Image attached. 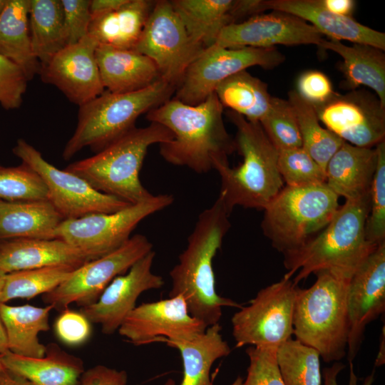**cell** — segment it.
<instances>
[{
    "instance_id": "cell-1",
    "label": "cell",
    "mask_w": 385,
    "mask_h": 385,
    "mask_svg": "<svg viewBox=\"0 0 385 385\" xmlns=\"http://www.w3.org/2000/svg\"><path fill=\"white\" fill-rule=\"evenodd\" d=\"M223 109L213 93L195 106L173 98L148 111V120L165 126L173 135L171 140L159 145L162 158L200 174L229 164L228 157L236 147L225 126Z\"/></svg>"
},
{
    "instance_id": "cell-2",
    "label": "cell",
    "mask_w": 385,
    "mask_h": 385,
    "mask_svg": "<svg viewBox=\"0 0 385 385\" xmlns=\"http://www.w3.org/2000/svg\"><path fill=\"white\" fill-rule=\"evenodd\" d=\"M230 213L218 197L198 216L178 262L170 272L169 297L181 296L190 314L207 327L219 323L225 307L240 308L237 302L217 293L212 260L230 227Z\"/></svg>"
},
{
    "instance_id": "cell-3",
    "label": "cell",
    "mask_w": 385,
    "mask_h": 385,
    "mask_svg": "<svg viewBox=\"0 0 385 385\" xmlns=\"http://www.w3.org/2000/svg\"><path fill=\"white\" fill-rule=\"evenodd\" d=\"M370 194L346 200L329 224L301 247L284 254V277L297 284L311 274L325 270L350 279L377 245L369 242L365 225Z\"/></svg>"
},
{
    "instance_id": "cell-4",
    "label": "cell",
    "mask_w": 385,
    "mask_h": 385,
    "mask_svg": "<svg viewBox=\"0 0 385 385\" xmlns=\"http://www.w3.org/2000/svg\"><path fill=\"white\" fill-rule=\"evenodd\" d=\"M226 115L235 125L236 150L242 162L216 167L220 178L219 197L230 214L236 206L264 210L284 186L278 169V150L259 122L250 121L228 111Z\"/></svg>"
},
{
    "instance_id": "cell-5",
    "label": "cell",
    "mask_w": 385,
    "mask_h": 385,
    "mask_svg": "<svg viewBox=\"0 0 385 385\" xmlns=\"http://www.w3.org/2000/svg\"><path fill=\"white\" fill-rule=\"evenodd\" d=\"M173 138L165 126L150 123L135 127L94 155L76 161L65 170L85 180L95 190L130 204L150 200L151 194L139 175L148 148Z\"/></svg>"
},
{
    "instance_id": "cell-6",
    "label": "cell",
    "mask_w": 385,
    "mask_h": 385,
    "mask_svg": "<svg viewBox=\"0 0 385 385\" xmlns=\"http://www.w3.org/2000/svg\"><path fill=\"white\" fill-rule=\"evenodd\" d=\"M314 274L317 279L311 287L298 288L293 335L316 349L324 361H340L346 354L350 279L325 270Z\"/></svg>"
},
{
    "instance_id": "cell-7",
    "label": "cell",
    "mask_w": 385,
    "mask_h": 385,
    "mask_svg": "<svg viewBox=\"0 0 385 385\" xmlns=\"http://www.w3.org/2000/svg\"><path fill=\"white\" fill-rule=\"evenodd\" d=\"M176 88L163 79L136 91H105L79 106L75 131L63 150L71 159L86 147L96 153L134 128L138 117L171 98Z\"/></svg>"
},
{
    "instance_id": "cell-8",
    "label": "cell",
    "mask_w": 385,
    "mask_h": 385,
    "mask_svg": "<svg viewBox=\"0 0 385 385\" xmlns=\"http://www.w3.org/2000/svg\"><path fill=\"white\" fill-rule=\"evenodd\" d=\"M339 197L326 183L284 185L263 210V233L283 255L295 250L329 224Z\"/></svg>"
},
{
    "instance_id": "cell-9",
    "label": "cell",
    "mask_w": 385,
    "mask_h": 385,
    "mask_svg": "<svg viewBox=\"0 0 385 385\" xmlns=\"http://www.w3.org/2000/svg\"><path fill=\"white\" fill-rule=\"evenodd\" d=\"M299 287L291 279L261 289L231 319L236 347L250 345L277 349L292 338L293 317Z\"/></svg>"
},
{
    "instance_id": "cell-10",
    "label": "cell",
    "mask_w": 385,
    "mask_h": 385,
    "mask_svg": "<svg viewBox=\"0 0 385 385\" xmlns=\"http://www.w3.org/2000/svg\"><path fill=\"white\" fill-rule=\"evenodd\" d=\"M173 200V195L160 194L117 212L63 220L56 230L55 238L66 241L94 260L120 247L143 220L166 208Z\"/></svg>"
},
{
    "instance_id": "cell-11",
    "label": "cell",
    "mask_w": 385,
    "mask_h": 385,
    "mask_svg": "<svg viewBox=\"0 0 385 385\" xmlns=\"http://www.w3.org/2000/svg\"><path fill=\"white\" fill-rule=\"evenodd\" d=\"M152 250L153 244L147 237L134 235L115 250L74 270L59 286L43 294L42 299L59 312L73 303L81 307L91 304L114 278L127 272Z\"/></svg>"
},
{
    "instance_id": "cell-12",
    "label": "cell",
    "mask_w": 385,
    "mask_h": 385,
    "mask_svg": "<svg viewBox=\"0 0 385 385\" xmlns=\"http://www.w3.org/2000/svg\"><path fill=\"white\" fill-rule=\"evenodd\" d=\"M205 49L189 36L170 1L158 0L133 50L150 58L161 79L177 88L188 67Z\"/></svg>"
},
{
    "instance_id": "cell-13",
    "label": "cell",
    "mask_w": 385,
    "mask_h": 385,
    "mask_svg": "<svg viewBox=\"0 0 385 385\" xmlns=\"http://www.w3.org/2000/svg\"><path fill=\"white\" fill-rule=\"evenodd\" d=\"M13 153L40 175L48 192V201L63 220L111 213L132 205L101 192L79 176L56 168L24 139L17 140Z\"/></svg>"
},
{
    "instance_id": "cell-14",
    "label": "cell",
    "mask_w": 385,
    "mask_h": 385,
    "mask_svg": "<svg viewBox=\"0 0 385 385\" xmlns=\"http://www.w3.org/2000/svg\"><path fill=\"white\" fill-rule=\"evenodd\" d=\"M284 59L275 47L232 48L214 44L205 48L188 67L175 90V98L188 105H197L232 75L255 66L271 69Z\"/></svg>"
},
{
    "instance_id": "cell-15",
    "label": "cell",
    "mask_w": 385,
    "mask_h": 385,
    "mask_svg": "<svg viewBox=\"0 0 385 385\" xmlns=\"http://www.w3.org/2000/svg\"><path fill=\"white\" fill-rule=\"evenodd\" d=\"M320 123L343 141L374 148L385 138V106L363 89L334 92L327 102L313 106Z\"/></svg>"
},
{
    "instance_id": "cell-16",
    "label": "cell",
    "mask_w": 385,
    "mask_h": 385,
    "mask_svg": "<svg viewBox=\"0 0 385 385\" xmlns=\"http://www.w3.org/2000/svg\"><path fill=\"white\" fill-rule=\"evenodd\" d=\"M349 385H357L355 359L366 327L385 311V242L379 244L351 277L347 288Z\"/></svg>"
},
{
    "instance_id": "cell-17",
    "label": "cell",
    "mask_w": 385,
    "mask_h": 385,
    "mask_svg": "<svg viewBox=\"0 0 385 385\" xmlns=\"http://www.w3.org/2000/svg\"><path fill=\"white\" fill-rule=\"evenodd\" d=\"M324 36L312 25L287 13L272 11L225 26L215 44L224 48H273L314 44Z\"/></svg>"
},
{
    "instance_id": "cell-18",
    "label": "cell",
    "mask_w": 385,
    "mask_h": 385,
    "mask_svg": "<svg viewBox=\"0 0 385 385\" xmlns=\"http://www.w3.org/2000/svg\"><path fill=\"white\" fill-rule=\"evenodd\" d=\"M155 256L152 250L140 258L127 272L114 278L96 302L81 307L80 312L91 323L100 324L103 333L118 331L136 307L139 296L164 284L163 277L152 271Z\"/></svg>"
},
{
    "instance_id": "cell-19",
    "label": "cell",
    "mask_w": 385,
    "mask_h": 385,
    "mask_svg": "<svg viewBox=\"0 0 385 385\" xmlns=\"http://www.w3.org/2000/svg\"><path fill=\"white\" fill-rule=\"evenodd\" d=\"M98 43L89 35L66 46L46 63L41 65L42 81L58 88L81 106L105 91L96 58Z\"/></svg>"
},
{
    "instance_id": "cell-20",
    "label": "cell",
    "mask_w": 385,
    "mask_h": 385,
    "mask_svg": "<svg viewBox=\"0 0 385 385\" xmlns=\"http://www.w3.org/2000/svg\"><path fill=\"white\" fill-rule=\"evenodd\" d=\"M206 328L190 314L183 297L176 296L136 306L118 332L129 342L139 346L155 342L159 337H188Z\"/></svg>"
},
{
    "instance_id": "cell-21",
    "label": "cell",
    "mask_w": 385,
    "mask_h": 385,
    "mask_svg": "<svg viewBox=\"0 0 385 385\" xmlns=\"http://www.w3.org/2000/svg\"><path fill=\"white\" fill-rule=\"evenodd\" d=\"M264 10L297 16L315 27L329 39L348 41L385 50V34L326 9L319 0H263Z\"/></svg>"
},
{
    "instance_id": "cell-22",
    "label": "cell",
    "mask_w": 385,
    "mask_h": 385,
    "mask_svg": "<svg viewBox=\"0 0 385 385\" xmlns=\"http://www.w3.org/2000/svg\"><path fill=\"white\" fill-rule=\"evenodd\" d=\"M90 260L88 255L61 239L0 240V270L6 274L51 266L76 269Z\"/></svg>"
},
{
    "instance_id": "cell-23",
    "label": "cell",
    "mask_w": 385,
    "mask_h": 385,
    "mask_svg": "<svg viewBox=\"0 0 385 385\" xmlns=\"http://www.w3.org/2000/svg\"><path fill=\"white\" fill-rule=\"evenodd\" d=\"M96 58L104 88L112 93L136 91L161 79L155 63L133 49L98 45Z\"/></svg>"
},
{
    "instance_id": "cell-24",
    "label": "cell",
    "mask_w": 385,
    "mask_h": 385,
    "mask_svg": "<svg viewBox=\"0 0 385 385\" xmlns=\"http://www.w3.org/2000/svg\"><path fill=\"white\" fill-rule=\"evenodd\" d=\"M376 162L375 148L344 142L327 163L325 183L337 195L346 200L369 195Z\"/></svg>"
},
{
    "instance_id": "cell-25",
    "label": "cell",
    "mask_w": 385,
    "mask_h": 385,
    "mask_svg": "<svg viewBox=\"0 0 385 385\" xmlns=\"http://www.w3.org/2000/svg\"><path fill=\"white\" fill-rule=\"evenodd\" d=\"M46 346L42 357L20 356L8 351L2 355L3 366L34 385H78L85 371L82 359L56 344Z\"/></svg>"
},
{
    "instance_id": "cell-26",
    "label": "cell",
    "mask_w": 385,
    "mask_h": 385,
    "mask_svg": "<svg viewBox=\"0 0 385 385\" xmlns=\"http://www.w3.org/2000/svg\"><path fill=\"white\" fill-rule=\"evenodd\" d=\"M339 54L344 76L341 87L349 91L360 86L371 88L385 106V55L384 51L361 43L347 46L339 41L324 39L319 46Z\"/></svg>"
},
{
    "instance_id": "cell-27",
    "label": "cell",
    "mask_w": 385,
    "mask_h": 385,
    "mask_svg": "<svg viewBox=\"0 0 385 385\" xmlns=\"http://www.w3.org/2000/svg\"><path fill=\"white\" fill-rule=\"evenodd\" d=\"M221 329L217 323L188 337H159L155 340L163 342L180 351L183 363V377L180 385H212L210 379L212 364L231 352L229 344L220 333Z\"/></svg>"
},
{
    "instance_id": "cell-28",
    "label": "cell",
    "mask_w": 385,
    "mask_h": 385,
    "mask_svg": "<svg viewBox=\"0 0 385 385\" xmlns=\"http://www.w3.org/2000/svg\"><path fill=\"white\" fill-rule=\"evenodd\" d=\"M155 1L128 0L119 9L93 17L88 34L98 45L134 49Z\"/></svg>"
},
{
    "instance_id": "cell-29",
    "label": "cell",
    "mask_w": 385,
    "mask_h": 385,
    "mask_svg": "<svg viewBox=\"0 0 385 385\" xmlns=\"http://www.w3.org/2000/svg\"><path fill=\"white\" fill-rule=\"evenodd\" d=\"M63 220L48 200H0V240L55 239L56 230Z\"/></svg>"
},
{
    "instance_id": "cell-30",
    "label": "cell",
    "mask_w": 385,
    "mask_h": 385,
    "mask_svg": "<svg viewBox=\"0 0 385 385\" xmlns=\"http://www.w3.org/2000/svg\"><path fill=\"white\" fill-rule=\"evenodd\" d=\"M53 307L25 304L11 306L0 302V319L6 331L9 351L20 356L42 357L46 346L38 334L49 330V315Z\"/></svg>"
},
{
    "instance_id": "cell-31",
    "label": "cell",
    "mask_w": 385,
    "mask_h": 385,
    "mask_svg": "<svg viewBox=\"0 0 385 385\" xmlns=\"http://www.w3.org/2000/svg\"><path fill=\"white\" fill-rule=\"evenodd\" d=\"M30 0H7L0 14V55L18 65L31 81L41 63L34 54L29 32Z\"/></svg>"
},
{
    "instance_id": "cell-32",
    "label": "cell",
    "mask_w": 385,
    "mask_h": 385,
    "mask_svg": "<svg viewBox=\"0 0 385 385\" xmlns=\"http://www.w3.org/2000/svg\"><path fill=\"white\" fill-rule=\"evenodd\" d=\"M170 1L189 36L205 48L216 43L225 26L234 24L230 11L235 0Z\"/></svg>"
},
{
    "instance_id": "cell-33",
    "label": "cell",
    "mask_w": 385,
    "mask_h": 385,
    "mask_svg": "<svg viewBox=\"0 0 385 385\" xmlns=\"http://www.w3.org/2000/svg\"><path fill=\"white\" fill-rule=\"evenodd\" d=\"M215 93L223 108L255 122H260L266 115L272 98L267 83L246 70L224 80Z\"/></svg>"
},
{
    "instance_id": "cell-34",
    "label": "cell",
    "mask_w": 385,
    "mask_h": 385,
    "mask_svg": "<svg viewBox=\"0 0 385 385\" xmlns=\"http://www.w3.org/2000/svg\"><path fill=\"white\" fill-rule=\"evenodd\" d=\"M29 22L34 54L45 64L66 46L61 0H30Z\"/></svg>"
},
{
    "instance_id": "cell-35",
    "label": "cell",
    "mask_w": 385,
    "mask_h": 385,
    "mask_svg": "<svg viewBox=\"0 0 385 385\" xmlns=\"http://www.w3.org/2000/svg\"><path fill=\"white\" fill-rule=\"evenodd\" d=\"M287 100L297 118L302 148L325 171L329 160L344 141L321 125L313 106L296 90L289 92Z\"/></svg>"
},
{
    "instance_id": "cell-36",
    "label": "cell",
    "mask_w": 385,
    "mask_h": 385,
    "mask_svg": "<svg viewBox=\"0 0 385 385\" xmlns=\"http://www.w3.org/2000/svg\"><path fill=\"white\" fill-rule=\"evenodd\" d=\"M320 359L316 349L292 337L276 351L278 369L284 385H322Z\"/></svg>"
},
{
    "instance_id": "cell-37",
    "label": "cell",
    "mask_w": 385,
    "mask_h": 385,
    "mask_svg": "<svg viewBox=\"0 0 385 385\" xmlns=\"http://www.w3.org/2000/svg\"><path fill=\"white\" fill-rule=\"evenodd\" d=\"M74 270L68 266H51L7 273L0 291V302L16 298L31 299L48 293L63 282Z\"/></svg>"
},
{
    "instance_id": "cell-38",
    "label": "cell",
    "mask_w": 385,
    "mask_h": 385,
    "mask_svg": "<svg viewBox=\"0 0 385 385\" xmlns=\"http://www.w3.org/2000/svg\"><path fill=\"white\" fill-rule=\"evenodd\" d=\"M0 200H48L47 188L40 175L22 163L16 167L0 165Z\"/></svg>"
},
{
    "instance_id": "cell-39",
    "label": "cell",
    "mask_w": 385,
    "mask_h": 385,
    "mask_svg": "<svg viewBox=\"0 0 385 385\" xmlns=\"http://www.w3.org/2000/svg\"><path fill=\"white\" fill-rule=\"evenodd\" d=\"M259 123L278 150L302 147L297 118L288 100L272 96L267 113Z\"/></svg>"
},
{
    "instance_id": "cell-40",
    "label": "cell",
    "mask_w": 385,
    "mask_h": 385,
    "mask_svg": "<svg viewBox=\"0 0 385 385\" xmlns=\"http://www.w3.org/2000/svg\"><path fill=\"white\" fill-rule=\"evenodd\" d=\"M277 165L287 186L325 183V171L302 147L278 150Z\"/></svg>"
},
{
    "instance_id": "cell-41",
    "label": "cell",
    "mask_w": 385,
    "mask_h": 385,
    "mask_svg": "<svg viewBox=\"0 0 385 385\" xmlns=\"http://www.w3.org/2000/svg\"><path fill=\"white\" fill-rule=\"evenodd\" d=\"M375 148L377 162L370 190L365 235L369 242L378 245L385 242V140Z\"/></svg>"
},
{
    "instance_id": "cell-42",
    "label": "cell",
    "mask_w": 385,
    "mask_h": 385,
    "mask_svg": "<svg viewBox=\"0 0 385 385\" xmlns=\"http://www.w3.org/2000/svg\"><path fill=\"white\" fill-rule=\"evenodd\" d=\"M276 349L250 346L247 376L242 385H284L277 366Z\"/></svg>"
},
{
    "instance_id": "cell-43",
    "label": "cell",
    "mask_w": 385,
    "mask_h": 385,
    "mask_svg": "<svg viewBox=\"0 0 385 385\" xmlns=\"http://www.w3.org/2000/svg\"><path fill=\"white\" fill-rule=\"evenodd\" d=\"M28 81L18 65L0 55V105L2 108L14 110L21 106Z\"/></svg>"
},
{
    "instance_id": "cell-44",
    "label": "cell",
    "mask_w": 385,
    "mask_h": 385,
    "mask_svg": "<svg viewBox=\"0 0 385 385\" xmlns=\"http://www.w3.org/2000/svg\"><path fill=\"white\" fill-rule=\"evenodd\" d=\"M66 46L78 43L88 36L91 14V0H61Z\"/></svg>"
},
{
    "instance_id": "cell-45",
    "label": "cell",
    "mask_w": 385,
    "mask_h": 385,
    "mask_svg": "<svg viewBox=\"0 0 385 385\" xmlns=\"http://www.w3.org/2000/svg\"><path fill=\"white\" fill-rule=\"evenodd\" d=\"M91 322L81 312L66 308L60 312L54 323L55 334L63 343L78 346L91 337Z\"/></svg>"
},
{
    "instance_id": "cell-46",
    "label": "cell",
    "mask_w": 385,
    "mask_h": 385,
    "mask_svg": "<svg viewBox=\"0 0 385 385\" xmlns=\"http://www.w3.org/2000/svg\"><path fill=\"white\" fill-rule=\"evenodd\" d=\"M296 91L312 106L327 102L335 92L329 78L317 70L306 71L299 76Z\"/></svg>"
},
{
    "instance_id": "cell-47",
    "label": "cell",
    "mask_w": 385,
    "mask_h": 385,
    "mask_svg": "<svg viewBox=\"0 0 385 385\" xmlns=\"http://www.w3.org/2000/svg\"><path fill=\"white\" fill-rule=\"evenodd\" d=\"M128 375L124 370H117L97 365L85 370L79 385H127Z\"/></svg>"
},
{
    "instance_id": "cell-48",
    "label": "cell",
    "mask_w": 385,
    "mask_h": 385,
    "mask_svg": "<svg viewBox=\"0 0 385 385\" xmlns=\"http://www.w3.org/2000/svg\"><path fill=\"white\" fill-rule=\"evenodd\" d=\"M346 366L340 361L334 362L332 366L326 367L322 371V379L324 385H339L338 376ZM375 371L369 374L364 379L362 385H373L374 381Z\"/></svg>"
},
{
    "instance_id": "cell-49",
    "label": "cell",
    "mask_w": 385,
    "mask_h": 385,
    "mask_svg": "<svg viewBox=\"0 0 385 385\" xmlns=\"http://www.w3.org/2000/svg\"><path fill=\"white\" fill-rule=\"evenodd\" d=\"M330 12L343 16H352L356 1L353 0H319Z\"/></svg>"
},
{
    "instance_id": "cell-50",
    "label": "cell",
    "mask_w": 385,
    "mask_h": 385,
    "mask_svg": "<svg viewBox=\"0 0 385 385\" xmlns=\"http://www.w3.org/2000/svg\"><path fill=\"white\" fill-rule=\"evenodd\" d=\"M128 0H91L90 12L91 17H96L113 11L127 2Z\"/></svg>"
},
{
    "instance_id": "cell-51",
    "label": "cell",
    "mask_w": 385,
    "mask_h": 385,
    "mask_svg": "<svg viewBox=\"0 0 385 385\" xmlns=\"http://www.w3.org/2000/svg\"><path fill=\"white\" fill-rule=\"evenodd\" d=\"M0 385H34L31 381L4 368L0 370Z\"/></svg>"
},
{
    "instance_id": "cell-52",
    "label": "cell",
    "mask_w": 385,
    "mask_h": 385,
    "mask_svg": "<svg viewBox=\"0 0 385 385\" xmlns=\"http://www.w3.org/2000/svg\"><path fill=\"white\" fill-rule=\"evenodd\" d=\"M9 351L8 340L5 329L0 319V354Z\"/></svg>"
},
{
    "instance_id": "cell-53",
    "label": "cell",
    "mask_w": 385,
    "mask_h": 385,
    "mask_svg": "<svg viewBox=\"0 0 385 385\" xmlns=\"http://www.w3.org/2000/svg\"><path fill=\"white\" fill-rule=\"evenodd\" d=\"M382 336V335H381ZM382 340L380 343L379 346V351L377 354L376 361H375V366H381L384 364L385 363V354H384V327L383 329V336L381 337Z\"/></svg>"
},
{
    "instance_id": "cell-54",
    "label": "cell",
    "mask_w": 385,
    "mask_h": 385,
    "mask_svg": "<svg viewBox=\"0 0 385 385\" xmlns=\"http://www.w3.org/2000/svg\"><path fill=\"white\" fill-rule=\"evenodd\" d=\"M243 379L241 376H237L235 380L230 385H242ZM175 382L172 379H168L164 385H175Z\"/></svg>"
},
{
    "instance_id": "cell-55",
    "label": "cell",
    "mask_w": 385,
    "mask_h": 385,
    "mask_svg": "<svg viewBox=\"0 0 385 385\" xmlns=\"http://www.w3.org/2000/svg\"><path fill=\"white\" fill-rule=\"evenodd\" d=\"M5 274L6 273L0 270V291L3 285Z\"/></svg>"
},
{
    "instance_id": "cell-56",
    "label": "cell",
    "mask_w": 385,
    "mask_h": 385,
    "mask_svg": "<svg viewBox=\"0 0 385 385\" xmlns=\"http://www.w3.org/2000/svg\"><path fill=\"white\" fill-rule=\"evenodd\" d=\"M6 1L7 0H0V14L2 11V10L4 9L6 4Z\"/></svg>"
},
{
    "instance_id": "cell-57",
    "label": "cell",
    "mask_w": 385,
    "mask_h": 385,
    "mask_svg": "<svg viewBox=\"0 0 385 385\" xmlns=\"http://www.w3.org/2000/svg\"><path fill=\"white\" fill-rule=\"evenodd\" d=\"M2 355L3 354H0V370L4 368L2 364V361H1Z\"/></svg>"
},
{
    "instance_id": "cell-58",
    "label": "cell",
    "mask_w": 385,
    "mask_h": 385,
    "mask_svg": "<svg viewBox=\"0 0 385 385\" xmlns=\"http://www.w3.org/2000/svg\"><path fill=\"white\" fill-rule=\"evenodd\" d=\"M79 385V384H78Z\"/></svg>"
}]
</instances>
